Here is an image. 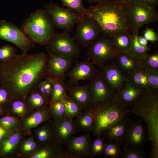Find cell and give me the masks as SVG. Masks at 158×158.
<instances>
[{
    "instance_id": "48",
    "label": "cell",
    "mask_w": 158,
    "mask_h": 158,
    "mask_svg": "<svg viewBox=\"0 0 158 158\" xmlns=\"http://www.w3.org/2000/svg\"><path fill=\"white\" fill-rule=\"evenodd\" d=\"M90 4L97 3L98 4H107L123 3L127 0H85Z\"/></svg>"
},
{
    "instance_id": "40",
    "label": "cell",
    "mask_w": 158,
    "mask_h": 158,
    "mask_svg": "<svg viewBox=\"0 0 158 158\" xmlns=\"http://www.w3.org/2000/svg\"><path fill=\"white\" fill-rule=\"evenodd\" d=\"M62 6L82 16L84 15L86 8L83 4V0H61Z\"/></svg>"
},
{
    "instance_id": "37",
    "label": "cell",
    "mask_w": 158,
    "mask_h": 158,
    "mask_svg": "<svg viewBox=\"0 0 158 158\" xmlns=\"http://www.w3.org/2000/svg\"><path fill=\"white\" fill-rule=\"evenodd\" d=\"M146 153L142 148L128 147L124 145L119 157L121 158H144Z\"/></svg>"
},
{
    "instance_id": "6",
    "label": "cell",
    "mask_w": 158,
    "mask_h": 158,
    "mask_svg": "<svg viewBox=\"0 0 158 158\" xmlns=\"http://www.w3.org/2000/svg\"><path fill=\"white\" fill-rule=\"evenodd\" d=\"M125 10L131 33H138L142 25L158 21L156 8L142 5L133 0H127L125 3Z\"/></svg>"
},
{
    "instance_id": "8",
    "label": "cell",
    "mask_w": 158,
    "mask_h": 158,
    "mask_svg": "<svg viewBox=\"0 0 158 158\" xmlns=\"http://www.w3.org/2000/svg\"><path fill=\"white\" fill-rule=\"evenodd\" d=\"M46 46L48 53L73 59L78 57L81 53L79 46L73 37L65 31L55 32Z\"/></svg>"
},
{
    "instance_id": "15",
    "label": "cell",
    "mask_w": 158,
    "mask_h": 158,
    "mask_svg": "<svg viewBox=\"0 0 158 158\" xmlns=\"http://www.w3.org/2000/svg\"><path fill=\"white\" fill-rule=\"evenodd\" d=\"M90 133L77 137H72L66 145L65 151L70 158L92 157L91 153L92 142Z\"/></svg>"
},
{
    "instance_id": "31",
    "label": "cell",
    "mask_w": 158,
    "mask_h": 158,
    "mask_svg": "<svg viewBox=\"0 0 158 158\" xmlns=\"http://www.w3.org/2000/svg\"><path fill=\"white\" fill-rule=\"evenodd\" d=\"M26 100L28 105L34 110L44 108L49 105L46 99L37 89L29 93L26 97Z\"/></svg>"
},
{
    "instance_id": "36",
    "label": "cell",
    "mask_w": 158,
    "mask_h": 158,
    "mask_svg": "<svg viewBox=\"0 0 158 158\" xmlns=\"http://www.w3.org/2000/svg\"><path fill=\"white\" fill-rule=\"evenodd\" d=\"M21 122L18 118L11 115L0 118V126L11 133L21 129Z\"/></svg>"
},
{
    "instance_id": "10",
    "label": "cell",
    "mask_w": 158,
    "mask_h": 158,
    "mask_svg": "<svg viewBox=\"0 0 158 158\" xmlns=\"http://www.w3.org/2000/svg\"><path fill=\"white\" fill-rule=\"evenodd\" d=\"M0 40L11 42L19 48L23 53L34 46L21 29L13 23L5 20L0 21Z\"/></svg>"
},
{
    "instance_id": "1",
    "label": "cell",
    "mask_w": 158,
    "mask_h": 158,
    "mask_svg": "<svg viewBox=\"0 0 158 158\" xmlns=\"http://www.w3.org/2000/svg\"><path fill=\"white\" fill-rule=\"evenodd\" d=\"M48 56L44 52L16 54L0 64V86L13 98H26L45 79Z\"/></svg>"
},
{
    "instance_id": "20",
    "label": "cell",
    "mask_w": 158,
    "mask_h": 158,
    "mask_svg": "<svg viewBox=\"0 0 158 158\" xmlns=\"http://www.w3.org/2000/svg\"><path fill=\"white\" fill-rule=\"evenodd\" d=\"M144 92L127 79L123 87L115 93L114 97L126 107L132 106Z\"/></svg>"
},
{
    "instance_id": "52",
    "label": "cell",
    "mask_w": 158,
    "mask_h": 158,
    "mask_svg": "<svg viewBox=\"0 0 158 158\" xmlns=\"http://www.w3.org/2000/svg\"><path fill=\"white\" fill-rule=\"evenodd\" d=\"M5 108L0 106V115H1L4 112V109Z\"/></svg>"
},
{
    "instance_id": "46",
    "label": "cell",
    "mask_w": 158,
    "mask_h": 158,
    "mask_svg": "<svg viewBox=\"0 0 158 158\" xmlns=\"http://www.w3.org/2000/svg\"><path fill=\"white\" fill-rule=\"evenodd\" d=\"M12 98L11 93L6 88L0 86V106L6 108Z\"/></svg>"
},
{
    "instance_id": "22",
    "label": "cell",
    "mask_w": 158,
    "mask_h": 158,
    "mask_svg": "<svg viewBox=\"0 0 158 158\" xmlns=\"http://www.w3.org/2000/svg\"><path fill=\"white\" fill-rule=\"evenodd\" d=\"M51 118L47 107L34 110L21 122V129L25 133H29L32 128L44 122L49 121Z\"/></svg>"
},
{
    "instance_id": "42",
    "label": "cell",
    "mask_w": 158,
    "mask_h": 158,
    "mask_svg": "<svg viewBox=\"0 0 158 158\" xmlns=\"http://www.w3.org/2000/svg\"><path fill=\"white\" fill-rule=\"evenodd\" d=\"M120 147L115 143L109 141L106 143L102 154L105 158H118L121 152Z\"/></svg>"
},
{
    "instance_id": "3",
    "label": "cell",
    "mask_w": 158,
    "mask_h": 158,
    "mask_svg": "<svg viewBox=\"0 0 158 158\" xmlns=\"http://www.w3.org/2000/svg\"><path fill=\"white\" fill-rule=\"evenodd\" d=\"M131 112L145 122L151 141V157L158 158V90L144 92L133 106Z\"/></svg>"
},
{
    "instance_id": "2",
    "label": "cell",
    "mask_w": 158,
    "mask_h": 158,
    "mask_svg": "<svg viewBox=\"0 0 158 158\" xmlns=\"http://www.w3.org/2000/svg\"><path fill=\"white\" fill-rule=\"evenodd\" d=\"M125 2L92 6L86 8L84 15L95 21L107 37L121 32H131L125 12Z\"/></svg>"
},
{
    "instance_id": "16",
    "label": "cell",
    "mask_w": 158,
    "mask_h": 158,
    "mask_svg": "<svg viewBox=\"0 0 158 158\" xmlns=\"http://www.w3.org/2000/svg\"><path fill=\"white\" fill-rule=\"evenodd\" d=\"M45 78L56 79L65 78L71 67L73 59L48 53Z\"/></svg>"
},
{
    "instance_id": "7",
    "label": "cell",
    "mask_w": 158,
    "mask_h": 158,
    "mask_svg": "<svg viewBox=\"0 0 158 158\" xmlns=\"http://www.w3.org/2000/svg\"><path fill=\"white\" fill-rule=\"evenodd\" d=\"M54 25L57 28L69 32L83 16L67 8L61 7L51 1L43 6Z\"/></svg>"
},
{
    "instance_id": "17",
    "label": "cell",
    "mask_w": 158,
    "mask_h": 158,
    "mask_svg": "<svg viewBox=\"0 0 158 158\" xmlns=\"http://www.w3.org/2000/svg\"><path fill=\"white\" fill-rule=\"evenodd\" d=\"M99 73L95 65L88 59L76 64L68 73H66L65 76L68 78L69 85L72 86L78 85L80 80H91Z\"/></svg>"
},
{
    "instance_id": "38",
    "label": "cell",
    "mask_w": 158,
    "mask_h": 158,
    "mask_svg": "<svg viewBox=\"0 0 158 158\" xmlns=\"http://www.w3.org/2000/svg\"><path fill=\"white\" fill-rule=\"evenodd\" d=\"M38 148L36 142L31 136L22 142L20 147V152L22 155H28L35 153Z\"/></svg>"
},
{
    "instance_id": "44",
    "label": "cell",
    "mask_w": 158,
    "mask_h": 158,
    "mask_svg": "<svg viewBox=\"0 0 158 158\" xmlns=\"http://www.w3.org/2000/svg\"><path fill=\"white\" fill-rule=\"evenodd\" d=\"M16 49L13 46L7 44L0 47V62L7 61L16 54Z\"/></svg>"
},
{
    "instance_id": "45",
    "label": "cell",
    "mask_w": 158,
    "mask_h": 158,
    "mask_svg": "<svg viewBox=\"0 0 158 158\" xmlns=\"http://www.w3.org/2000/svg\"><path fill=\"white\" fill-rule=\"evenodd\" d=\"M142 70L153 90H158V71L144 68Z\"/></svg>"
},
{
    "instance_id": "27",
    "label": "cell",
    "mask_w": 158,
    "mask_h": 158,
    "mask_svg": "<svg viewBox=\"0 0 158 158\" xmlns=\"http://www.w3.org/2000/svg\"><path fill=\"white\" fill-rule=\"evenodd\" d=\"M94 114L92 107L83 110L73 121L79 131L83 130L86 133L92 131L94 124Z\"/></svg>"
},
{
    "instance_id": "25",
    "label": "cell",
    "mask_w": 158,
    "mask_h": 158,
    "mask_svg": "<svg viewBox=\"0 0 158 158\" xmlns=\"http://www.w3.org/2000/svg\"><path fill=\"white\" fill-rule=\"evenodd\" d=\"M30 158H70L62 145L58 144L40 147Z\"/></svg>"
},
{
    "instance_id": "23",
    "label": "cell",
    "mask_w": 158,
    "mask_h": 158,
    "mask_svg": "<svg viewBox=\"0 0 158 158\" xmlns=\"http://www.w3.org/2000/svg\"><path fill=\"white\" fill-rule=\"evenodd\" d=\"M68 95L75 100L84 109L92 107L89 83L83 86L68 85Z\"/></svg>"
},
{
    "instance_id": "35",
    "label": "cell",
    "mask_w": 158,
    "mask_h": 158,
    "mask_svg": "<svg viewBox=\"0 0 158 158\" xmlns=\"http://www.w3.org/2000/svg\"><path fill=\"white\" fill-rule=\"evenodd\" d=\"M48 109L51 118L55 119L66 116L63 99L51 101L48 105Z\"/></svg>"
},
{
    "instance_id": "12",
    "label": "cell",
    "mask_w": 158,
    "mask_h": 158,
    "mask_svg": "<svg viewBox=\"0 0 158 158\" xmlns=\"http://www.w3.org/2000/svg\"><path fill=\"white\" fill-rule=\"evenodd\" d=\"M89 85L92 108L99 107L114 97L115 93L110 88L100 73L91 80Z\"/></svg>"
},
{
    "instance_id": "13",
    "label": "cell",
    "mask_w": 158,
    "mask_h": 158,
    "mask_svg": "<svg viewBox=\"0 0 158 158\" xmlns=\"http://www.w3.org/2000/svg\"><path fill=\"white\" fill-rule=\"evenodd\" d=\"M129 126L123 139L125 146L142 148L148 139L146 127L141 119L135 120L129 118Z\"/></svg>"
},
{
    "instance_id": "4",
    "label": "cell",
    "mask_w": 158,
    "mask_h": 158,
    "mask_svg": "<svg viewBox=\"0 0 158 158\" xmlns=\"http://www.w3.org/2000/svg\"><path fill=\"white\" fill-rule=\"evenodd\" d=\"M21 29L34 43L46 45L54 34V25L44 9L31 13L22 24Z\"/></svg>"
},
{
    "instance_id": "18",
    "label": "cell",
    "mask_w": 158,
    "mask_h": 158,
    "mask_svg": "<svg viewBox=\"0 0 158 158\" xmlns=\"http://www.w3.org/2000/svg\"><path fill=\"white\" fill-rule=\"evenodd\" d=\"M99 67L101 70L100 73L115 93L123 87L127 80L126 75L121 71L116 63H105Z\"/></svg>"
},
{
    "instance_id": "5",
    "label": "cell",
    "mask_w": 158,
    "mask_h": 158,
    "mask_svg": "<svg viewBox=\"0 0 158 158\" xmlns=\"http://www.w3.org/2000/svg\"><path fill=\"white\" fill-rule=\"evenodd\" d=\"M92 108L95 117L92 131L94 135L96 136L101 135L103 131L126 117L130 112L127 107L115 97L102 105Z\"/></svg>"
},
{
    "instance_id": "47",
    "label": "cell",
    "mask_w": 158,
    "mask_h": 158,
    "mask_svg": "<svg viewBox=\"0 0 158 158\" xmlns=\"http://www.w3.org/2000/svg\"><path fill=\"white\" fill-rule=\"evenodd\" d=\"M143 36L148 41L154 42L158 40V36L157 33L150 28H147L146 29Z\"/></svg>"
},
{
    "instance_id": "19",
    "label": "cell",
    "mask_w": 158,
    "mask_h": 158,
    "mask_svg": "<svg viewBox=\"0 0 158 158\" xmlns=\"http://www.w3.org/2000/svg\"><path fill=\"white\" fill-rule=\"evenodd\" d=\"M129 118L126 117L104 130L101 134L109 142L120 146L129 126Z\"/></svg>"
},
{
    "instance_id": "41",
    "label": "cell",
    "mask_w": 158,
    "mask_h": 158,
    "mask_svg": "<svg viewBox=\"0 0 158 158\" xmlns=\"http://www.w3.org/2000/svg\"><path fill=\"white\" fill-rule=\"evenodd\" d=\"M36 89L38 90L44 96L49 104L51 99L53 90L51 81L48 79H45L39 84Z\"/></svg>"
},
{
    "instance_id": "21",
    "label": "cell",
    "mask_w": 158,
    "mask_h": 158,
    "mask_svg": "<svg viewBox=\"0 0 158 158\" xmlns=\"http://www.w3.org/2000/svg\"><path fill=\"white\" fill-rule=\"evenodd\" d=\"M114 60L120 70L126 75L142 68L140 60L128 53L117 51Z\"/></svg>"
},
{
    "instance_id": "28",
    "label": "cell",
    "mask_w": 158,
    "mask_h": 158,
    "mask_svg": "<svg viewBox=\"0 0 158 158\" xmlns=\"http://www.w3.org/2000/svg\"><path fill=\"white\" fill-rule=\"evenodd\" d=\"M35 137L39 148L57 144L55 140L52 130L49 122L40 126L35 130Z\"/></svg>"
},
{
    "instance_id": "53",
    "label": "cell",
    "mask_w": 158,
    "mask_h": 158,
    "mask_svg": "<svg viewBox=\"0 0 158 158\" xmlns=\"http://www.w3.org/2000/svg\"><path fill=\"white\" fill-rule=\"evenodd\" d=\"M1 63V62H0V64Z\"/></svg>"
},
{
    "instance_id": "50",
    "label": "cell",
    "mask_w": 158,
    "mask_h": 158,
    "mask_svg": "<svg viewBox=\"0 0 158 158\" xmlns=\"http://www.w3.org/2000/svg\"><path fill=\"white\" fill-rule=\"evenodd\" d=\"M11 133L0 126V140L7 137Z\"/></svg>"
},
{
    "instance_id": "29",
    "label": "cell",
    "mask_w": 158,
    "mask_h": 158,
    "mask_svg": "<svg viewBox=\"0 0 158 158\" xmlns=\"http://www.w3.org/2000/svg\"><path fill=\"white\" fill-rule=\"evenodd\" d=\"M142 68L126 75L127 79L134 86L144 92L153 91Z\"/></svg>"
},
{
    "instance_id": "43",
    "label": "cell",
    "mask_w": 158,
    "mask_h": 158,
    "mask_svg": "<svg viewBox=\"0 0 158 158\" xmlns=\"http://www.w3.org/2000/svg\"><path fill=\"white\" fill-rule=\"evenodd\" d=\"M98 135L92 142L91 145V153L92 157L102 154L106 143L104 138Z\"/></svg>"
},
{
    "instance_id": "9",
    "label": "cell",
    "mask_w": 158,
    "mask_h": 158,
    "mask_svg": "<svg viewBox=\"0 0 158 158\" xmlns=\"http://www.w3.org/2000/svg\"><path fill=\"white\" fill-rule=\"evenodd\" d=\"M88 48L86 55L88 59L98 66L114 60L117 52L111 38L105 35L95 40Z\"/></svg>"
},
{
    "instance_id": "14",
    "label": "cell",
    "mask_w": 158,
    "mask_h": 158,
    "mask_svg": "<svg viewBox=\"0 0 158 158\" xmlns=\"http://www.w3.org/2000/svg\"><path fill=\"white\" fill-rule=\"evenodd\" d=\"M56 142L65 145L73 135L79 131L75 126L73 118L66 116L49 121Z\"/></svg>"
},
{
    "instance_id": "24",
    "label": "cell",
    "mask_w": 158,
    "mask_h": 158,
    "mask_svg": "<svg viewBox=\"0 0 158 158\" xmlns=\"http://www.w3.org/2000/svg\"><path fill=\"white\" fill-rule=\"evenodd\" d=\"M6 108L11 116L21 121L34 110L28 105L26 98L20 97L12 98Z\"/></svg>"
},
{
    "instance_id": "51",
    "label": "cell",
    "mask_w": 158,
    "mask_h": 158,
    "mask_svg": "<svg viewBox=\"0 0 158 158\" xmlns=\"http://www.w3.org/2000/svg\"><path fill=\"white\" fill-rule=\"evenodd\" d=\"M137 39L138 42L140 45L144 47L147 46L148 41L143 36H139L138 35Z\"/></svg>"
},
{
    "instance_id": "26",
    "label": "cell",
    "mask_w": 158,
    "mask_h": 158,
    "mask_svg": "<svg viewBox=\"0 0 158 158\" xmlns=\"http://www.w3.org/2000/svg\"><path fill=\"white\" fill-rule=\"evenodd\" d=\"M23 133L20 129L12 132L7 137L0 140L1 154L4 155L13 153L19 144Z\"/></svg>"
},
{
    "instance_id": "33",
    "label": "cell",
    "mask_w": 158,
    "mask_h": 158,
    "mask_svg": "<svg viewBox=\"0 0 158 158\" xmlns=\"http://www.w3.org/2000/svg\"><path fill=\"white\" fill-rule=\"evenodd\" d=\"M138 35V33H131V42L128 53L136 58L141 59L146 56L150 49L147 46L144 47L139 44L137 39Z\"/></svg>"
},
{
    "instance_id": "11",
    "label": "cell",
    "mask_w": 158,
    "mask_h": 158,
    "mask_svg": "<svg viewBox=\"0 0 158 158\" xmlns=\"http://www.w3.org/2000/svg\"><path fill=\"white\" fill-rule=\"evenodd\" d=\"M101 31L95 21L84 15L82 20L77 24L73 37L79 46L86 48L98 38Z\"/></svg>"
},
{
    "instance_id": "34",
    "label": "cell",
    "mask_w": 158,
    "mask_h": 158,
    "mask_svg": "<svg viewBox=\"0 0 158 158\" xmlns=\"http://www.w3.org/2000/svg\"><path fill=\"white\" fill-rule=\"evenodd\" d=\"M63 99L65 107L66 116L73 119L83 110L81 107L68 94Z\"/></svg>"
},
{
    "instance_id": "30",
    "label": "cell",
    "mask_w": 158,
    "mask_h": 158,
    "mask_svg": "<svg viewBox=\"0 0 158 158\" xmlns=\"http://www.w3.org/2000/svg\"><path fill=\"white\" fill-rule=\"evenodd\" d=\"M110 37L117 51L128 53L131 42L130 32H118Z\"/></svg>"
},
{
    "instance_id": "32",
    "label": "cell",
    "mask_w": 158,
    "mask_h": 158,
    "mask_svg": "<svg viewBox=\"0 0 158 158\" xmlns=\"http://www.w3.org/2000/svg\"><path fill=\"white\" fill-rule=\"evenodd\" d=\"M45 79L49 80L52 83L53 90L51 101L63 99L68 94L67 88L68 85L65 82V78L56 79Z\"/></svg>"
},
{
    "instance_id": "49",
    "label": "cell",
    "mask_w": 158,
    "mask_h": 158,
    "mask_svg": "<svg viewBox=\"0 0 158 158\" xmlns=\"http://www.w3.org/2000/svg\"><path fill=\"white\" fill-rule=\"evenodd\" d=\"M140 4L148 7L156 8L158 0H133Z\"/></svg>"
},
{
    "instance_id": "39",
    "label": "cell",
    "mask_w": 158,
    "mask_h": 158,
    "mask_svg": "<svg viewBox=\"0 0 158 158\" xmlns=\"http://www.w3.org/2000/svg\"><path fill=\"white\" fill-rule=\"evenodd\" d=\"M142 68L158 71V52L147 54L143 59H140Z\"/></svg>"
}]
</instances>
